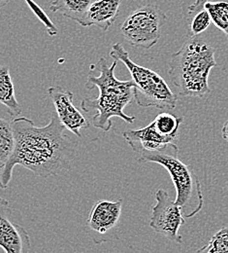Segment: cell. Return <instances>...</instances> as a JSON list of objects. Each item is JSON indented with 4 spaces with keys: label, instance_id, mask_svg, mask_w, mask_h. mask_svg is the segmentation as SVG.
<instances>
[{
    "label": "cell",
    "instance_id": "1",
    "mask_svg": "<svg viewBox=\"0 0 228 253\" xmlns=\"http://www.w3.org/2000/svg\"><path fill=\"white\" fill-rule=\"evenodd\" d=\"M16 138L15 150L0 171V188L6 189L16 166H22L37 176H56L71 168L76 157L78 141L65 132V126L54 115L49 124L35 126L27 117L11 122Z\"/></svg>",
    "mask_w": 228,
    "mask_h": 253
},
{
    "label": "cell",
    "instance_id": "2",
    "mask_svg": "<svg viewBox=\"0 0 228 253\" xmlns=\"http://www.w3.org/2000/svg\"><path fill=\"white\" fill-rule=\"evenodd\" d=\"M117 64L118 61L109 64L105 58H101L98 64H92L99 71V75H96L95 71L91 69L86 88L88 90L98 88L99 95L97 98H84L81 102L84 112L96 111L92 118V124L104 131H109L112 128L113 117H119L129 124L135 121L134 116L125 113V108L134 99V83L132 80H119L115 76Z\"/></svg>",
    "mask_w": 228,
    "mask_h": 253
},
{
    "label": "cell",
    "instance_id": "3",
    "mask_svg": "<svg viewBox=\"0 0 228 253\" xmlns=\"http://www.w3.org/2000/svg\"><path fill=\"white\" fill-rule=\"evenodd\" d=\"M216 49L198 37H191L174 53L169 63V76L182 96L203 97L212 93L211 70L217 66Z\"/></svg>",
    "mask_w": 228,
    "mask_h": 253
},
{
    "label": "cell",
    "instance_id": "4",
    "mask_svg": "<svg viewBox=\"0 0 228 253\" xmlns=\"http://www.w3.org/2000/svg\"><path fill=\"white\" fill-rule=\"evenodd\" d=\"M138 163H156L169 172L176 189L175 203L179 205L185 218H192L204 207L202 186L193 166L179 159L176 143H169L162 149L139 154Z\"/></svg>",
    "mask_w": 228,
    "mask_h": 253
},
{
    "label": "cell",
    "instance_id": "5",
    "mask_svg": "<svg viewBox=\"0 0 228 253\" xmlns=\"http://www.w3.org/2000/svg\"><path fill=\"white\" fill-rule=\"evenodd\" d=\"M110 57L122 62L129 69L134 83V99L139 106L170 110L176 108L178 95L163 77L156 71L134 63L121 43L112 45Z\"/></svg>",
    "mask_w": 228,
    "mask_h": 253
},
{
    "label": "cell",
    "instance_id": "6",
    "mask_svg": "<svg viewBox=\"0 0 228 253\" xmlns=\"http://www.w3.org/2000/svg\"><path fill=\"white\" fill-rule=\"evenodd\" d=\"M166 20L167 17L160 7L149 4L131 12L120 31L131 46L149 50L161 39Z\"/></svg>",
    "mask_w": 228,
    "mask_h": 253
},
{
    "label": "cell",
    "instance_id": "7",
    "mask_svg": "<svg viewBox=\"0 0 228 253\" xmlns=\"http://www.w3.org/2000/svg\"><path fill=\"white\" fill-rule=\"evenodd\" d=\"M156 205L152 208L151 228L176 244L183 243L179 234L180 228L186 223L182 208L172 201L165 190H158L155 194Z\"/></svg>",
    "mask_w": 228,
    "mask_h": 253
},
{
    "label": "cell",
    "instance_id": "8",
    "mask_svg": "<svg viewBox=\"0 0 228 253\" xmlns=\"http://www.w3.org/2000/svg\"><path fill=\"white\" fill-rule=\"evenodd\" d=\"M123 200H99L92 208L85 230L95 245H101L112 240L121 220Z\"/></svg>",
    "mask_w": 228,
    "mask_h": 253
},
{
    "label": "cell",
    "instance_id": "9",
    "mask_svg": "<svg viewBox=\"0 0 228 253\" xmlns=\"http://www.w3.org/2000/svg\"><path fill=\"white\" fill-rule=\"evenodd\" d=\"M0 248L4 253H30L31 237L27 230L13 219L9 202L0 197Z\"/></svg>",
    "mask_w": 228,
    "mask_h": 253
},
{
    "label": "cell",
    "instance_id": "10",
    "mask_svg": "<svg viewBox=\"0 0 228 253\" xmlns=\"http://www.w3.org/2000/svg\"><path fill=\"white\" fill-rule=\"evenodd\" d=\"M48 97L52 100L61 123L66 129L81 137V129L88 128L90 122L83 112L74 105L73 93L61 86H53L48 89Z\"/></svg>",
    "mask_w": 228,
    "mask_h": 253
},
{
    "label": "cell",
    "instance_id": "11",
    "mask_svg": "<svg viewBox=\"0 0 228 253\" xmlns=\"http://www.w3.org/2000/svg\"><path fill=\"white\" fill-rule=\"evenodd\" d=\"M123 136L132 150L138 155L143 152L157 151L169 143L177 142V138L161 134L157 130L154 122L138 129H128L124 131Z\"/></svg>",
    "mask_w": 228,
    "mask_h": 253
},
{
    "label": "cell",
    "instance_id": "12",
    "mask_svg": "<svg viewBox=\"0 0 228 253\" xmlns=\"http://www.w3.org/2000/svg\"><path fill=\"white\" fill-rule=\"evenodd\" d=\"M122 0H95L78 23L84 28L96 26L107 32L119 16Z\"/></svg>",
    "mask_w": 228,
    "mask_h": 253
},
{
    "label": "cell",
    "instance_id": "13",
    "mask_svg": "<svg viewBox=\"0 0 228 253\" xmlns=\"http://www.w3.org/2000/svg\"><path fill=\"white\" fill-rule=\"evenodd\" d=\"M0 104L6 107L7 112L13 118L22 113V107L16 98L15 86L11 77L10 68L0 64Z\"/></svg>",
    "mask_w": 228,
    "mask_h": 253
},
{
    "label": "cell",
    "instance_id": "14",
    "mask_svg": "<svg viewBox=\"0 0 228 253\" xmlns=\"http://www.w3.org/2000/svg\"><path fill=\"white\" fill-rule=\"evenodd\" d=\"M207 0H195L188 8L187 24L191 37H198L206 32L212 24L211 15L206 8Z\"/></svg>",
    "mask_w": 228,
    "mask_h": 253
},
{
    "label": "cell",
    "instance_id": "15",
    "mask_svg": "<svg viewBox=\"0 0 228 253\" xmlns=\"http://www.w3.org/2000/svg\"><path fill=\"white\" fill-rule=\"evenodd\" d=\"M93 0H53L50 10L53 13H60L76 23H79L85 16Z\"/></svg>",
    "mask_w": 228,
    "mask_h": 253
},
{
    "label": "cell",
    "instance_id": "16",
    "mask_svg": "<svg viewBox=\"0 0 228 253\" xmlns=\"http://www.w3.org/2000/svg\"><path fill=\"white\" fill-rule=\"evenodd\" d=\"M16 145L15 132L11 122L0 118V169L14 153Z\"/></svg>",
    "mask_w": 228,
    "mask_h": 253
},
{
    "label": "cell",
    "instance_id": "17",
    "mask_svg": "<svg viewBox=\"0 0 228 253\" xmlns=\"http://www.w3.org/2000/svg\"><path fill=\"white\" fill-rule=\"evenodd\" d=\"M184 121V117H178L168 112L159 114L153 121L157 130L164 136L178 139L179 128Z\"/></svg>",
    "mask_w": 228,
    "mask_h": 253
},
{
    "label": "cell",
    "instance_id": "18",
    "mask_svg": "<svg viewBox=\"0 0 228 253\" xmlns=\"http://www.w3.org/2000/svg\"><path fill=\"white\" fill-rule=\"evenodd\" d=\"M206 8L211 15L212 23L226 34L228 44V2L207 0Z\"/></svg>",
    "mask_w": 228,
    "mask_h": 253
},
{
    "label": "cell",
    "instance_id": "19",
    "mask_svg": "<svg viewBox=\"0 0 228 253\" xmlns=\"http://www.w3.org/2000/svg\"><path fill=\"white\" fill-rule=\"evenodd\" d=\"M195 253H228V228L218 231L209 243Z\"/></svg>",
    "mask_w": 228,
    "mask_h": 253
},
{
    "label": "cell",
    "instance_id": "20",
    "mask_svg": "<svg viewBox=\"0 0 228 253\" xmlns=\"http://www.w3.org/2000/svg\"><path fill=\"white\" fill-rule=\"evenodd\" d=\"M25 1L28 4V6L31 8V10L34 13L36 18L44 25L47 33L50 36H56L59 33V30L56 27V25L52 22V20L48 17V15L43 11V9L37 3H35L33 0H25ZM9 2H10V0H0V9L3 8L4 6H6Z\"/></svg>",
    "mask_w": 228,
    "mask_h": 253
},
{
    "label": "cell",
    "instance_id": "21",
    "mask_svg": "<svg viewBox=\"0 0 228 253\" xmlns=\"http://www.w3.org/2000/svg\"><path fill=\"white\" fill-rule=\"evenodd\" d=\"M222 135H223L224 139L227 140V142L228 143V120L222 127Z\"/></svg>",
    "mask_w": 228,
    "mask_h": 253
},
{
    "label": "cell",
    "instance_id": "22",
    "mask_svg": "<svg viewBox=\"0 0 228 253\" xmlns=\"http://www.w3.org/2000/svg\"></svg>",
    "mask_w": 228,
    "mask_h": 253
},
{
    "label": "cell",
    "instance_id": "23",
    "mask_svg": "<svg viewBox=\"0 0 228 253\" xmlns=\"http://www.w3.org/2000/svg\"><path fill=\"white\" fill-rule=\"evenodd\" d=\"M93 1H95V0H93Z\"/></svg>",
    "mask_w": 228,
    "mask_h": 253
}]
</instances>
